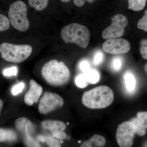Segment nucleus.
<instances>
[{
    "instance_id": "obj_15",
    "label": "nucleus",
    "mask_w": 147,
    "mask_h": 147,
    "mask_svg": "<svg viewBox=\"0 0 147 147\" xmlns=\"http://www.w3.org/2000/svg\"><path fill=\"white\" fill-rule=\"evenodd\" d=\"M90 84H95L99 82L100 79L99 72L94 69H90L84 73Z\"/></svg>"
},
{
    "instance_id": "obj_4",
    "label": "nucleus",
    "mask_w": 147,
    "mask_h": 147,
    "mask_svg": "<svg viewBox=\"0 0 147 147\" xmlns=\"http://www.w3.org/2000/svg\"><path fill=\"white\" fill-rule=\"evenodd\" d=\"M32 48L29 45H14L3 42L0 45L1 57L7 61L21 63L31 55Z\"/></svg>"
},
{
    "instance_id": "obj_18",
    "label": "nucleus",
    "mask_w": 147,
    "mask_h": 147,
    "mask_svg": "<svg viewBox=\"0 0 147 147\" xmlns=\"http://www.w3.org/2000/svg\"><path fill=\"white\" fill-rule=\"evenodd\" d=\"M125 80L127 89L129 91H132L135 89L136 80L131 73H127L125 76Z\"/></svg>"
},
{
    "instance_id": "obj_24",
    "label": "nucleus",
    "mask_w": 147,
    "mask_h": 147,
    "mask_svg": "<svg viewBox=\"0 0 147 147\" xmlns=\"http://www.w3.org/2000/svg\"><path fill=\"white\" fill-rule=\"evenodd\" d=\"M100 136L98 134H94L88 140L83 142L80 147H93L92 145L98 139Z\"/></svg>"
},
{
    "instance_id": "obj_26",
    "label": "nucleus",
    "mask_w": 147,
    "mask_h": 147,
    "mask_svg": "<svg viewBox=\"0 0 147 147\" xmlns=\"http://www.w3.org/2000/svg\"><path fill=\"white\" fill-rule=\"evenodd\" d=\"M25 87V84L23 82H21L17 85H15L11 89V93L13 95H16L22 92V91Z\"/></svg>"
},
{
    "instance_id": "obj_41",
    "label": "nucleus",
    "mask_w": 147,
    "mask_h": 147,
    "mask_svg": "<svg viewBox=\"0 0 147 147\" xmlns=\"http://www.w3.org/2000/svg\"><path fill=\"white\" fill-rule=\"evenodd\" d=\"M67 125H69V123L67 122Z\"/></svg>"
},
{
    "instance_id": "obj_3",
    "label": "nucleus",
    "mask_w": 147,
    "mask_h": 147,
    "mask_svg": "<svg viewBox=\"0 0 147 147\" xmlns=\"http://www.w3.org/2000/svg\"><path fill=\"white\" fill-rule=\"evenodd\" d=\"M61 36L66 43H75L86 48L89 44L90 33L86 27L77 23L67 25L62 29Z\"/></svg>"
},
{
    "instance_id": "obj_1",
    "label": "nucleus",
    "mask_w": 147,
    "mask_h": 147,
    "mask_svg": "<svg viewBox=\"0 0 147 147\" xmlns=\"http://www.w3.org/2000/svg\"><path fill=\"white\" fill-rule=\"evenodd\" d=\"M41 74L47 83L54 86H61L69 81L71 74L67 67L63 62L52 60L42 67Z\"/></svg>"
},
{
    "instance_id": "obj_23",
    "label": "nucleus",
    "mask_w": 147,
    "mask_h": 147,
    "mask_svg": "<svg viewBox=\"0 0 147 147\" xmlns=\"http://www.w3.org/2000/svg\"><path fill=\"white\" fill-rule=\"evenodd\" d=\"M140 52L142 57L145 59H147V40L142 39L140 42Z\"/></svg>"
},
{
    "instance_id": "obj_13",
    "label": "nucleus",
    "mask_w": 147,
    "mask_h": 147,
    "mask_svg": "<svg viewBox=\"0 0 147 147\" xmlns=\"http://www.w3.org/2000/svg\"><path fill=\"white\" fill-rule=\"evenodd\" d=\"M17 138L16 132L12 129L0 128V142H14Z\"/></svg>"
},
{
    "instance_id": "obj_40",
    "label": "nucleus",
    "mask_w": 147,
    "mask_h": 147,
    "mask_svg": "<svg viewBox=\"0 0 147 147\" xmlns=\"http://www.w3.org/2000/svg\"><path fill=\"white\" fill-rule=\"evenodd\" d=\"M78 143H79V144H80V143H82V141H78Z\"/></svg>"
},
{
    "instance_id": "obj_31",
    "label": "nucleus",
    "mask_w": 147,
    "mask_h": 147,
    "mask_svg": "<svg viewBox=\"0 0 147 147\" xmlns=\"http://www.w3.org/2000/svg\"><path fill=\"white\" fill-rule=\"evenodd\" d=\"M66 134L64 131H59V132H57L55 134H53V137H56L61 139H65L67 137Z\"/></svg>"
},
{
    "instance_id": "obj_20",
    "label": "nucleus",
    "mask_w": 147,
    "mask_h": 147,
    "mask_svg": "<svg viewBox=\"0 0 147 147\" xmlns=\"http://www.w3.org/2000/svg\"><path fill=\"white\" fill-rule=\"evenodd\" d=\"M10 27V22L7 17L0 14V32L7 30Z\"/></svg>"
},
{
    "instance_id": "obj_29",
    "label": "nucleus",
    "mask_w": 147,
    "mask_h": 147,
    "mask_svg": "<svg viewBox=\"0 0 147 147\" xmlns=\"http://www.w3.org/2000/svg\"><path fill=\"white\" fill-rule=\"evenodd\" d=\"M137 118L142 123L147 125V112H140L137 113Z\"/></svg>"
},
{
    "instance_id": "obj_17",
    "label": "nucleus",
    "mask_w": 147,
    "mask_h": 147,
    "mask_svg": "<svg viewBox=\"0 0 147 147\" xmlns=\"http://www.w3.org/2000/svg\"><path fill=\"white\" fill-rule=\"evenodd\" d=\"M49 0H28V3L36 10L41 11L47 7Z\"/></svg>"
},
{
    "instance_id": "obj_19",
    "label": "nucleus",
    "mask_w": 147,
    "mask_h": 147,
    "mask_svg": "<svg viewBox=\"0 0 147 147\" xmlns=\"http://www.w3.org/2000/svg\"><path fill=\"white\" fill-rule=\"evenodd\" d=\"M76 86L80 88H84L89 84L84 73L79 74L75 79Z\"/></svg>"
},
{
    "instance_id": "obj_32",
    "label": "nucleus",
    "mask_w": 147,
    "mask_h": 147,
    "mask_svg": "<svg viewBox=\"0 0 147 147\" xmlns=\"http://www.w3.org/2000/svg\"><path fill=\"white\" fill-rule=\"evenodd\" d=\"M74 4L78 7H82L85 5L86 0H73Z\"/></svg>"
},
{
    "instance_id": "obj_37",
    "label": "nucleus",
    "mask_w": 147,
    "mask_h": 147,
    "mask_svg": "<svg viewBox=\"0 0 147 147\" xmlns=\"http://www.w3.org/2000/svg\"><path fill=\"white\" fill-rule=\"evenodd\" d=\"M70 139H71V137H70V136H69V135H67L66 138L65 139H66L67 140H70Z\"/></svg>"
},
{
    "instance_id": "obj_28",
    "label": "nucleus",
    "mask_w": 147,
    "mask_h": 147,
    "mask_svg": "<svg viewBox=\"0 0 147 147\" xmlns=\"http://www.w3.org/2000/svg\"><path fill=\"white\" fill-rule=\"evenodd\" d=\"M104 59L103 53L101 51H98L95 55L94 58V63L95 65H99L102 63Z\"/></svg>"
},
{
    "instance_id": "obj_22",
    "label": "nucleus",
    "mask_w": 147,
    "mask_h": 147,
    "mask_svg": "<svg viewBox=\"0 0 147 147\" xmlns=\"http://www.w3.org/2000/svg\"><path fill=\"white\" fill-rule=\"evenodd\" d=\"M45 142L49 147H61L60 142L53 137L45 136Z\"/></svg>"
},
{
    "instance_id": "obj_25",
    "label": "nucleus",
    "mask_w": 147,
    "mask_h": 147,
    "mask_svg": "<svg viewBox=\"0 0 147 147\" xmlns=\"http://www.w3.org/2000/svg\"><path fill=\"white\" fill-rule=\"evenodd\" d=\"M122 64V62L120 58L117 57L114 58L112 61V68L115 71H118L121 69Z\"/></svg>"
},
{
    "instance_id": "obj_30",
    "label": "nucleus",
    "mask_w": 147,
    "mask_h": 147,
    "mask_svg": "<svg viewBox=\"0 0 147 147\" xmlns=\"http://www.w3.org/2000/svg\"><path fill=\"white\" fill-rule=\"evenodd\" d=\"M79 68L84 73L86 72L90 69L89 63L88 61H82L79 64Z\"/></svg>"
},
{
    "instance_id": "obj_33",
    "label": "nucleus",
    "mask_w": 147,
    "mask_h": 147,
    "mask_svg": "<svg viewBox=\"0 0 147 147\" xmlns=\"http://www.w3.org/2000/svg\"><path fill=\"white\" fill-rule=\"evenodd\" d=\"M37 139L38 141H40V142H42V143L45 142V136L40 135L38 137Z\"/></svg>"
},
{
    "instance_id": "obj_10",
    "label": "nucleus",
    "mask_w": 147,
    "mask_h": 147,
    "mask_svg": "<svg viewBox=\"0 0 147 147\" xmlns=\"http://www.w3.org/2000/svg\"><path fill=\"white\" fill-rule=\"evenodd\" d=\"M102 48L105 53L119 55L127 53L131 46L128 40L119 38L107 40L102 44Z\"/></svg>"
},
{
    "instance_id": "obj_36",
    "label": "nucleus",
    "mask_w": 147,
    "mask_h": 147,
    "mask_svg": "<svg viewBox=\"0 0 147 147\" xmlns=\"http://www.w3.org/2000/svg\"><path fill=\"white\" fill-rule=\"evenodd\" d=\"M62 2L64 3H68L71 1V0H61Z\"/></svg>"
},
{
    "instance_id": "obj_5",
    "label": "nucleus",
    "mask_w": 147,
    "mask_h": 147,
    "mask_svg": "<svg viewBox=\"0 0 147 147\" xmlns=\"http://www.w3.org/2000/svg\"><path fill=\"white\" fill-rule=\"evenodd\" d=\"M9 22L11 26L19 31H26L30 27L27 17V7L25 3L17 1L11 4L8 11Z\"/></svg>"
},
{
    "instance_id": "obj_16",
    "label": "nucleus",
    "mask_w": 147,
    "mask_h": 147,
    "mask_svg": "<svg viewBox=\"0 0 147 147\" xmlns=\"http://www.w3.org/2000/svg\"><path fill=\"white\" fill-rule=\"evenodd\" d=\"M147 0H128V8L134 11H139L145 8Z\"/></svg>"
},
{
    "instance_id": "obj_14",
    "label": "nucleus",
    "mask_w": 147,
    "mask_h": 147,
    "mask_svg": "<svg viewBox=\"0 0 147 147\" xmlns=\"http://www.w3.org/2000/svg\"><path fill=\"white\" fill-rule=\"evenodd\" d=\"M130 121L134 125L136 134L140 136H144L146 133L147 125L142 123L137 118H134Z\"/></svg>"
},
{
    "instance_id": "obj_2",
    "label": "nucleus",
    "mask_w": 147,
    "mask_h": 147,
    "mask_svg": "<svg viewBox=\"0 0 147 147\" xmlns=\"http://www.w3.org/2000/svg\"><path fill=\"white\" fill-rule=\"evenodd\" d=\"M114 98L112 89L107 86H101L85 92L82 102L84 106L90 109H103L110 106Z\"/></svg>"
},
{
    "instance_id": "obj_34",
    "label": "nucleus",
    "mask_w": 147,
    "mask_h": 147,
    "mask_svg": "<svg viewBox=\"0 0 147 147\" xmlns=\"http://www.w3.org/2000/svg\"><path fill=\"white\" fill-rule=\"evenodd\" d=\"M3 105V102L2 100L0 99V114H1V111L2 109Z\"/></svg>"
},
{
    "instance_id": "obj_11",
    "label": "nucleus",
    "mask_w": 147,
    "mask_h": 147,
    "mask_svg": "<svg viewBox=\"0 0 147 147\" xmlns=\"http://www.w3.org/2000/svg\"><path fill=\"white\" fill-rule=\"evenodd\" d=\"M42 86L35 80L31 79L30 82V88L24 96V101L27 105L31 106L39 100L42 93Z\"/></svg>"
},
{
    "instance_id": "obj_8",
    "label": "nucleus",
    "mask_w": 147,
    "mask_h": 147,
    "mask_svg": "<svg viewBox=\"0 0 147 147\" xmlns=\"http://www.w3.org/2000/svg\"><path fill=\"white\" fill-rule=\"evenodd\" d=\"M64 104L63 98L56 93L45 92L38 105V111L40 114L47 115L61 108Z\"/></svg>"
},
{
    "instance_id": "obj_6",
    "label": "nucleus",
    "mask_w": 147,
    "mask_h": 147,
    "mask_svg": "<svg viewBox=\"0 0 147 147\" xmlns=\"http://www.w3.org/2000/svg\"><path fill=\"white\" fill-rule=\"evenodd\" d=\"M112 23L102 32V37L108 40L119 38L123 35L125 28L128 24L126 16L121 13H117L111 18Z\"/></svg>"
},
{
    "instance_id": "obj_7",
    "label": "nucleus",
    "mask_w": 147,
    "mask_h": 147,
    "mask_svg": "<svg viewBox=\"0 0 147 147\" xmlns=\"http://www.w3.org/2000/svg\"><path fill=\"white\" fill-rule=\"evenodd\" d=\"M136 130L130 121H125L119 125L117 129L116 139L120 147H131L133 144Z\"/></svg>"
},
{
    "instance_id": "obj_9",
    "label": "nucleus",
    "mask_w": 147,
    "mask_h": 147,
    "mask_svg": "<svg viewBox=\"0 0 147 147\" xmlns=\"http://www.w3.org/2000/svg\"><path fill=\"white\" fill-rule=\"evenodd\" d=\"M16 129L23 134L25 144L28 147H41L38 142L32 136L34 131L33 124L26 117H20L15 122Z\"/></svg>"
},
{
    "instance_id": "obj_35",
    "label": "nucleus",
    "mask_w": 147,
    "mask_h": 147,
    "mask_svg": "<svg viewBox=\"0 0 147 147\" xmlns=\"http://www.w3.org/2000/svg\"><path fill=\"white\" fill-rule=\"evenodd\" d=\"M86 2H88L89 3H92L95 1V0H86Z\"/></svg>"
},
{
    "instance_id": "obj_12",
    "label": "nucleus",
    "mask_w": 147,
    "mask_h": 147,
    "mask_svg": "<svg viewBox=\"0 0 147 147\" xmlns=\"http://www.w3.org/2000/svg\"><path fill=\"white\" fill-rule=\"evenodd\" d=\"M41 126L44 129L51 131L53 134L65 131L66 129L65 123L60 121L47 120L42 122Z\"/></svg>"
},
{
    "instance_id": "obj_21",
    "label": "nucleus",
    "mask_w": 147,
    "mask_h": 147,
    "mask_svg": "<svg viewBox=\"0 0 147 147\" xmlns=\"http://www.w3.org/2000/svg\"><path fill=\"white\" fill-rule=\"evenodd\" d=\"M138 28L143 30L144 31L147 32V10L145 11V14L137 23Z\"/></svg>"
},
{
    "instance_id": "obj_39",
    "label": "nucleus",
    "mask_w": 147,
    "mask_h": 147,
    "mask_svg": "<svg viewBox=\"0 0 147 147\" xmlns=\"http://www.w3.org/2000/svg\"><path fill=\"white\" fill-rule=\"evenodd\" d=\"M60 142L61 144H63V141H61Z\"/></svg>"
},
{
    "instance_id": "obj_38",
    "label": "nucleus",
    "mask_w": 147,
    "mask_h": 147,
    "mask_svg": "<svg viewBox=\"0 0 147 147\" xmlns=\"http://www.w3.org/2000/svg\"><path fill=\"white\" fill-rule=\"evenodd\" d=\"M146 68L145 67V70H146V71H147V64H146Z\"/></svg>"
},
{
    "instance_id": "obj_27",
    "label": "nucleus",
    "mask_w": 147,
    "mask_h": 147,
    "mask_svg": "<svg viewBox=\"0 0 147 147\" xmlns=\"http://www.w3.org/2000/svg\"><path fill=\"white\" fill-rule=\"evenodd\" d=\"M18 73V69L16 67L14 66L6 69L3 72L4 75L6 76H16Z\"/></svg>"
}]
</instances>
